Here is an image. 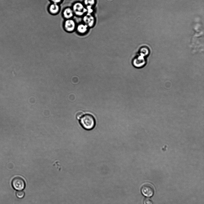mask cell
Wrapping results in <instances>:
<instances>
[{
    "label": "cell",
    "instance_id": "8992f818",
    "mask_svg": "<svg viewBox=\"0 0 204 204\" xmlns=\"http://www.w3.org/2000/svg\"><path fill=\"white\" fill-rule=\"evenodd\" d=\"M83 21L85 24L89 27H91L94 24L95 20L92 14L86 13L83 16Z\"/></svg>",
    "mask_w": 204,
    "mask_h": 204
},
{
    "label": "cell",
    "instance_id": "3957f363",
    "mask_svg": "<svg viewBox=\"0 0 204 204\" xmlns=\"http://www.w3.org/2000/svg\"><path fill=\"white\" fill-rule=\"evenodd\" d=\"M12 185L13 188L18 191L23 190L26 187L24 180L19 177H16L13 179L12 182Z\"/></svg>",
    "mask_w": 204,
    "mask_h": 204
},
{
    "label": "cell",
    "instance_id": "7a4b0ae2",
    "mask_svg": "<svg viewBox=\"0 0 204 204\" xmlns=\"http://www.w3.org/2000/svg\"><path fill=\"white\" fill-rule=\"evenodd\" d=\"M74 15L81 17L86 13V9L84 4L80 2L74 3L71 7Z\"/></svg>",
    "mask_w": 204,
    "mask_h": 204
},
{
    "label": "cell",
    "instance_id": "9c48e42d",
    "mask_svg": "<svg viewBox=\"0 0 204 204\" xmlns=\"http://www.w3.org/2000/svg\"><path fill=\"white\" fill-rule=\"evenodd\" d=\"M88 27L86 24H80L77 26L76 30L80 34H84L87 31Z\"/></svg>",
    "mask_w": 204,
    "mask_h": 204
},
{
    "label": "cell",
    "instance_id": "5bb4252c",
    "mask_svg": "<svg viewBox=\"0 0 204 204\" xmlns=\"http://www.w3.org/2000/svg\"><path fill=\"white\" fill-rule=\"evenodd\" d=\"M52 3L57 4H60L63 1V0H50Z\"/></svg>",
    "mask_w": 204,
    "mask_h": 204
},
{
    "label": "cell",
    "instance_id": "30bf717a",
    "mask_svg": "<svg viewBox=\"0 0 204 204\" xmlns=\"http://www.w3.org/2000/svg\"><path fill=\"white\" fill-rule=\"evenodd\" d=\"M96 3L95 0H84V5L86 6H94Z\"/></svg>",
    "mask_w": 204,
    "mask_h": 204
},
{
    "label": "cell",
    "instance_id": "52a82bcc",
    "mask_svg": "<svg viewBox=\"0 0 204 204\" xmlns=\"http://www.w3.org/2000/svg\"><path fill=\"white\" fill-rule=\"evenodd\" d=\"M62 14L65 20L72 19L74 16L72 8L70 7H67L64 9Z\"/></svg>",
    "mask_w": 204,
    "mask_h": 204
},
{
    "label": "cell",
    "instance_id": "4fadbf2b",
    "mask_svg": "<svg viewBox=\"0 0 204 204\" xmlns=\"http://www.w3.org/2000/svg\"><path fill=\"white\" fill-rule=\"evenodd\" d=\"M144 204H153L152 200L149 198H145L144 201Z\"/></svg>",
    "mask_w": 204,
    "mask_h": 204
},
{
    "label": "cell",
    "instance_id": "8fae6325",
    "mask_svg": "<svg viewBox=\"0 0 204 204\" xmlns=\"http://www.w3.org/2000/svg\"><path fill=\"white\" fill-rule=\"evenodd\" d=\"M16 195L18 198L22 199L24 197L25 193L22 190L18 191L16 192Z\"/></svg>",
    "mask_w": 204,
    "mask_h": 204
},
{
    "label": "cell",
    "instance_id": "277c9868",
    "mask_svg": "<svg viewBox=\"0 0 204 204\" xmlns=\"http://www.w3.org/2000/svg\"><path fill=\"white\" fill-rule=\"evenodd\" d=\"M76 23L73 19L65 20L63 24V27L65 31L69 33H72L76 30Z\"/></svg>",
    "mask_w": 204,
    "mask_h": 204
},
{
    "label": "cell",
    "instance_id": "6da1fadb",
    "mask_svg": "<svg viewBox=\"0 0 204 204\" xmlns=\"http://www.w3.org/2000/svg\"><path fill=\"white\" fill-rule=\"evenodd\" d=\"M81 126L85 130H90L95 126L96 122L94 117L90 114L83 115L79 120Z\"/></svg>",
    "mask_w": 204,
    "mask_h": 204
},
{
    "label": "cell",
    "instance_id": "9a60e30c",
    "mask_svg": "<svg viewBox=\"0 0 204 204\" xmlns=\"http://www.w3.org/2000/svg\"><path fill=\"white\" fill-rule=\"evenodd\" d=\"M83 115V113L82 112H78L77 113L76 116L77 119L79 120Z\"/></svg>",
    "mask_w": 204,
    "mask_h": 204
},
{
    "label": "cell",
    "instance_id": "ba28073f",
    "mask_svg": "<svg viewBox=\"0 0 204 204\" xmlns=\"http://www.w3.org/2000/svg\"><path fill=\"white\" fill-rule=\"evenodd\" d=\"M60 10V7L59 4L52 3L48 8V11L51 15H55L59 13Z\"/></svg>",
    "mask_w": 204,
    "mask_h": 204
},
{
    "label": "cell",
    "instance_id": "5b68a950",
    "mask_svg": "<svg viewBox=\"0 0 204 204\" xmlns=\"http://www.w3.org/2000/svg\"><path fill=\"white\" fill-rule=\"evenodd\" d=\"M142 194L147 197H152L154 193V189L151 184L147 183L144 185L141 188Z\"/></svg>",
    "mask_w": 204,
    "mask_h": 204
},
{
    "label": "cell",
    "instance_id": "7c38bea8",
    "mask_svg": "<svg viewBox=\"0 0 204 204\" xmlns=\"http://www.w3.org/2000/svg\"><path fill=\"white\" fill-rule=\"evenodd\" d=\"M92 7H93L91 6H87L85 7L87 11L86 13L90 14H92L93 12V10L92 8Z\"/></svg>",
    "mask_w": 204,
    "mask_h": 204
}]
</instances>
